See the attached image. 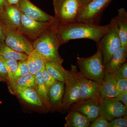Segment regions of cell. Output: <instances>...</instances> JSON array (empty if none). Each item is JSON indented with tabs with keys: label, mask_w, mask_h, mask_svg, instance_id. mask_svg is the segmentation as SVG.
<instances>
[{
	"label": "cell",
	"mask_w": 127,
	"mask_h": 127,
	"mask_svg": "<svg viewBox=\"0 0 127 127\" xmlns=\"http://www.w3.org/2000/svg\"><path fill=\"white\" fill-rule=\"evenodd\" d=\"M60 46L71 40L88 39L97 42L108 30V24H98L76 22L64 25L56 23L54 26Z\"/></svg>",
	"instance_id": "cell-1"
},
{
	"label": "cell",
	"mask_w": 127,
	"mask_h": 127,
	"mask_svg": "<svg viewBox=\"0 0 127 127\" xmlns=\"http://www.w3.org/2000/svg\"><path fill=\"white\" fill-rule=\"evenodd\" d=\"M53 25L35 39L32 43L34 49L42 55L46 60L51 61L62 65L64 62L59 53L60 46Z\"/></svg>",
	"instance_id": "cell-2"
},
{
	"label": "cell",
	"mask_w": 127,
	"mask_h": 127,
	"mask_svg": "<svg viewBox=\"0 0 127 127\" xmlns=\"http://www.w3.org/2000/svg\"><path fill=\"white\" fill-rule=\"evenodd\" d=\"M80 73L87 78L101 83L105 76V65L101 52L97 50L93 56L87 58L77 57Z\"/></svg>",
	"instance_id": "cell-3"
},
{
	"label": "cell",
	"mask_w": 127,
	"mask_h": 127,
	"mask_svg": "<svg viewBox=\"0 0 127 127\" xmlns=\"http://www.w3.org/2000/svg\"><path fill=\"white\" fill-rule=\"evenodd\" d=\"M97 50L102 55L104 65L111 59L114 53L122 47V42L115 18L108 24V30L96 42Z\"/></svg>",
	"instance_id": "cell-4"
},
{
	"label": "cell",
	"mask_w": 127,
	"mask_h": 127,
	"mask_svg": "<svg viewBox=\"0 0 127 127\" xmlns=\"http://www.w3.org/2000/svg\"><path fill=\"white\" fill-rule=\"evenodd\" d=\"M55 22L59 25L76 22L82 6L80 0H52Z\"/></svg>",
	"instance_id": "cell-5"
},
{
	"label": "cell",
	"mask_w": 127,
	"mask_h": 127,
	"mask_svg": "<svg viewBox=\"0 0 127 127\" xmlns=\"http://www.w3.org/2000/svg\"><path fill=\"white\" fill-rule=\"evenodd\" d=\"M112 0H91L82 6L76 22L98 24L100 16Z\"/></svg>",
	"instance_id": "cell-6"
},
{
	"label": "cell",
	"mask_w": 127,
	"mask_h": 127,
	"mask_svg": "<svg viewBox=\"0 0 127 127\" xmlns=\"http://www.w3.org/2000/svg\"><path fill=\"white\" fill-rule=\"evenodd\" d=\"M56 22L40 21L27 16L21 12L20 32L32 39H36Z\"/></svg>",
	"instance_id": "cell-7"
},
{
	"label": "cell",
	"mask_w": 127,
	"mask_h": 127,
	"mask_svg": "<svg viewBox=\"0 0 127 127\" xmlns=\"http://www.w3.org/2000/svg\"><path fill=\"white\" fill-rule=\"evenodd\" d=\"M72 74L65 83L66 87L63 98L62 108L67 110L73 104L79 101L80 89L78 81V73L77 66L71 64Z\"/></svg>",
	"instance_id": "cell-8"
},
{
	"label": "cell",
	"mask_w": 127,
	"mask_h": 127,
	"mask_svg": "<svg viewBox=\"0 0 127 127\" xmlns=\"http://www.w3.org/2000/svg\"><path fill=\"white\" fill-rule=\"evenodd\" d=\"M25 36L16 30L6 27L5 43L16 51L29 55L34 48L32 43Z\"/></svg>",
	"instance_id": "cell-9"
},
{
	"label": "cell",
	"mask_w": 127,
	"mask_h": 127,
	"mask_svg": "<svg viewBox=\"0 0 127 127\" xmlns=\"http://www.w3.org/2000/svg\"><path fill=\"white\" fill-rule=\"evenodd\" d=\"M100 115L108 121L123 117L127 114V107L122 103L114 98L100 101Z\"/></svg>",
	"instance_id": "cell-10"
},
{
	"label": "cell",
	"mask_w": 127,
	"mask_h": 127,
	"mask_svg": "<svg viewBox=\"0 0 127 127\" xmlns=\"http://www.w3.org/2000/svg\"><path fill=\"white\" fill-rule=\"evenodd\" d=\"M78 78L80 89L79 101L89 98H97L100 100V83L87 78L80 72H78Z\"/></svg>",
	"instance_id": "cell-11"
},
{
	"label": "cell",
	"mask_w": 127,
	"mask_h": 127,
	"mask_svg": "<svg viewBox=\"0 0 127 127\" xmlns=\"http://www.w3.org/2000/svg\"><path fill=\"white\" fill-rule=\"evenodd\" d=\"M100 101L97 98H89L79 101L72 110L81 113L93 122L100 116Z\"/></svg>",
	"instance_id": "cell-12"
},
{
	"label": "cell",
	"mask_w": 127,
	"mask_h": 127,
	"mask_svg": "<svg viewBox=\"0 0 127 127\" xmlns=\"http://www.w3.org/2000/svg\"><path fill=\"white\" fill-rule=\"evenodd\" d=\"M17 5L22 13L32 19L40 21L55 20L54 16L48 15L33 4L30 0H21Z\"/></svg>",
	"instance_id": "cell-13"
},
{
	"label": "cell",
	"mask_w": 127,
	"mask_h": 127,
	"mask_svg": "<svg viewBox=\"0 0 127 127\" xmlns=\"http://www.w3.org/2000/svg\"><path fill=\"white\" fill-rule=\"evenodd\" d=\"M21 12L17 5H7L0 17L6 27L20 32Z\"/></svg>",
	"instance_id": "cell-14"
},
{
	"label": "cell",
	"mask_w": 127,
	"mask_h": 127,
	"mask_svg": "<svg viewBox=\"0 0 127 127\" xmlns=\"http://www.w3.org/2000/svg\"><path fill=\"white\" fill-rule=\"evenodd\" d=\"M116 83L117 78L115 75L106 72L103 81L100 83V100L114 98L118 95L120 92Z\"/></svg>",
	"instance_id": "cell-15"
},
{
	"label": "cell",
	"mask_w": 127,
	"mask_h": 127,
	"mask_svg": "<svg viewBox=\"0 0 127 127\" xmlns=\"http://www.w3.org/2000/svg\"><path fill=\"white\" fill-rule=\"evenodd\" d=\"M9 89L10 92L16 94L21 99L28 104L39 107L43 105L36 91L34 88L16 86Z\"/></svg>",
	"instance_id": "cell-16"
},
{
	"label": "cell",
	"mask_w": 127,
	"mask_h": 127,
	"mask_svg": "<svg viewBox=\"0 0 127 127\" xmlns=\"http://www.w3.org/2000/svg\"><path fill=\"white\" fill-rule=\"evenodd\" d=\"M45 68L50 75L59 81L66 82L71 76L72 70L67 71L62 65L45 59Z\"/></svg>",
	"instance_id": "cell-17"
},
{
	"label": "cell",
	"mask_w": 127,
	"mask_h": 127,
	"mask_svg": "<svg viewBox=\"0 0 127 127\" xmlns=\"http://www.w3.org/2000/svg\"><path fill=\"white\" fill-rule=\"evenodd\" d=\"M64 84L63 82L58 81L48 89V95L51 108L62 107Z\"/></svg>",
	"instance_id": "cell-18"
},
{
	"label": "cell",
	"mask_w": 127,
	"mask_h": 127,
	"mask_svg": "<svg viewBox=\"0 0 127 127\" xmlns=\"http://www.w3.org/2000/svg\"><path fill=\"white\" fill-rule=\"evenodd\" d=\"M127 48L121 47L105 65L106 72L110 74L115 73L118 68L127 62Z\"/></svg>",
	"instance_id": "cell-19"
},
{
	"label": "cell",
	"mask_w": 127,
	"mask_h": 127,
	"mask_svg": "<svg viewBox=\"0 0 127 127\" xmlns=\"http://www.w3.org/2000/svg\"><path fill=\"white\" fill-rule=\"evenodd\" d=\"M29 72L35 75L45 68V59L36 50L34 49L26 60Z\"/></svg>",
	"instance_id": "cell-20"
},
{
	"label": "cell",
	"mask_w": 127,
	"mask_h": 127,
	"mask_svg": "<svg viewBox=\"0 0 127 127\" xmlns=\"http://www.w3.org/2000/svg\"><path fill=\"white\" fill-rule=\"evenodd\" d=\"M118 28L122 47L127 48V12L124 8L118 10L117 15L114 17Z\"/></svg>",
	"instance_id": "cell-21"
},
{
	"label": "cell",
	"mask_w": 127,
	"mask_h": 127,
	"mask_svg": "<svg viewBox=\"0 0 127 127\" xmlns=\"http://www.w3.org/2000/svg\"><path fill=\"white\" fill-rule=\"evenodd\" d=\"M65 119V127H87L91 124V121L86 116L77 111H71Z\"/></svg>",
	"instance_id": "cell-22"
},
{
	"label": "cell",
	"mask_w": 127,
	"mask_h": 127,
	"mask_svg": "<svg viewBox=\"0 0 127 127\" xmlns=\"http://www.w3.org/2000/svg\"><path fill=\"white\" fill-rule=\"evenodd\" d=\"M42 70L36 73L35 75V89L43 105L48 109H51L48 95V89L47 87L42 76Z\"/></svg>",
	"instance_id": "cell-23"
},
{
	"label": "cell",
	"mask_w": 127,
	"mask_h": 127,
	"mask_svg": "<svg viewBox=\"0 0 127 127\" xmlns=\"http://www.w3.org/2000/svg\"><path fill=\"white\" fill-rule=\"evenodd\" d=\"M0 56L6 59L20 61H26L28 55L16 51L4 43L0 46Z\"/></svg>",
	"instance_id": "cell-24"
},
{
	"label": "cell",
	"mask_w": 127,
	"mask_h": 127,
	"mask_svg": "<svg viewBox=\"0 0 127 127\" xmlns=\"http://www.w3.org/2000/svg\"><path fill=\"white\" fill-rule=\"evenodd\" d=\"M35 75L29 73L15 80L13 84L9 87V89L16 86L31 88L35 89Z\"/></svg>",
	"instance_id": "cell-25"
},
{
	"label": "cell",
	"mask_w": 127,
	"mask_h": 127,
	"mask_svg": "<svg viewBox=\"0 0 127 127\" xmlns=\"http://www.w3.org/2000/svg\"><path fill=\"white\" fill-rule=\"evenodd\" d=\"M0 60L4 64L7 70L9 77V87L11 86L14 81V75L17 69L18 62L16 60L7 59L0 56Z\"/></svg>",
	"instance_id": "cell-26"
},
{
	"label": "cell",
	"mask_w": 127,
	"mask_h": 127,
	"mask_svg": "<svg viewBox=\"0 0 127 127\" xmlns=\"http://www.w3.org/2000/svg\"><path fill=\"white\" fill-rule=\"evenodd\" d=\"M18 63V67L14 75V81L30 73L26 61H20Z\"/></svg>",
	"instance_id": "cell-27"
},
{
	"label": "cell",
	"mask_w": 127,
	"mask_h": 127,
	"mask_svg": "<svg viewBox=\"0 0 127 127\" xmlns=\"http://www.w3.org/2000/svg\"><path fill=\"white\" fill-rule=\"evenodd\" d=\"M127 114L124 118L119 117L111 120L109 122V127H127Z\"/></svg>",
	"instance_id": "cell-28"
},
{
	"label": "cell",
	"mask_w": 127,
	"mask_h": 127,
	"mask_svg": "<svg viewBox=\"0 0 127 127\" xmlns=\"http://www.w3.org/2000/svg\"><path fill=\"white\" fill-rule=\"evenodd\" d=\"M42 76L43 81L48 90L49 88L58 81L57 79L49 74V73L46 70L45 68L42 70Z\"/></svg>",
	"instance_id": "cell-29"
},
{
	"label": "cell",
	"mask_w": 127,
	"mask_h": 127,
	"mask_svg": "<svg viewBox=\"0 0 127 127\" xmlns=\"http://www.w3.org/2000/svg\"><path fill=\"white\" fill-rule=\"evenodd\" d=\"M93 123L89 125L90 127H109V122L106 119L102 116L98 117Z\"/></svg>",
	"instance_id": "cell-30"
},
{
	"label": "cell",
	"mask_w": 127,
	"mask_h": 127,
	"mask_svg": "<svg viewBox=\"0 0 127 127\" xmlns=\"http://www.w3.org/2000/svg\"><path fill=\"white\" fill-rule=\"evenodd\" d=\"M114 74L117 78H127V62L123 64Z\"/></svg>",
	"instance_id": "cell-31"
},
{
	"label": "cell",
	"mask_w": 127,
	"mask_h": 127,
	"mask_svg": "<svg viewBox=\"0 0 127 127\" xmlns=\"http://www.w3.org/2000/svg\"><path fill=\"white\" fill-rule=\"evenodd\" d=\"M0 82H9L8 73L5 66L0 60Z\"/></svg>",
	"instance_id": "cell-32"
},
{
	"label": "cell",
	"mask_w": 127,
	"mask_h": 127,
	"mask_svg": "<svg viewBox=\"0 0 127 127\" xmlns=\"http://www.w3.org/2000/svg\"><path fill=\"white\" fill-rule=\"evenodd\" d=\"M117 86L120 92H127V78L122 79L117 78Z\"/></svg>",
	"instance_id": "cell-33"
},
{
	"label": "cell",
	"mask_w": 127,
	"mask_h": 127,
	"mask_svg": "<svg viewBox=\"0 0 127 127\" xmlns=\"http://www.w3.org/2000/svg\"><path fill=\"white\" fill-rule=\"evenodd\" d=\"M6 26L0 19V45L5 43Z\"/></svg>",
	"instance_id": "cell-34"
},
{
	"label": "cell",
	"mask_w": 127,
	"mask_h": 127,
	"mask_svg": "<svg viewBox=\"0 0 127 127\" xmlns=\"http://www.w3.org/2000/svg\"><path fill=\"white\" fill-rule=\"evenodd\" d=\"M116 100L124 103V104L127 107V91L120 92L117 96L114 98Z\"/></svg>",
	"instance_id": "cell-35"
},
{
	"label": "cell",
	"mask_w": 127,
	"mask_h": 127,
	"mask_svg": "<svg viewBox=\"0 0 127 127\" xmlns=\"http://www.w3.org/2000/svg\"><path fill=\"white\" fill-rule=\"evenodd\" d=\"M7 5V0H0V17Z\"/></svg>",
	"instance_id": "cell-36"
},
{
	"label": "cell",
	"mask_w": 127,
	"mask_h": 127,
	"mask_svg": "<svg viewBox=\"0 0 127 127\" xmlns=\"http://www.w3.org/2000/svg\"><path fill=\"white\" fill-rule=\"evenodd\" d=\"M21 0H7V5H17Z\"/></svg>",
	"instance_id": "cell-37"
},
{
	"label": "cell",
	"mask_w": 127,
	"mask_h": 127,
	"mask_svg": "<svg viewBox=\"0 0 127 127\" xmlns=\"http://www.w3.org/2000/svg\"><path fill=\"white\" fill-rule=\"evenodd\" d=\"M90 0H80V1H81L82 5H83L86 4L87 2H88V1Z\"/></svg>",
	"instance_id": "cell-38"
},
{
	"label": "cell",
	"mask_w": 127,
	"mask_h": 127,
	"mask_svg": "<svg viewBox=\"0 0 127 127\" xmlns=\"http://www.w3.org/2000/svg\"></svg>",
	"instance_id": "cell-39"
}]
</instances>
